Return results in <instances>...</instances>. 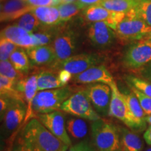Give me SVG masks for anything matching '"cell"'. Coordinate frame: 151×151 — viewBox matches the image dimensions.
Segmentation results:
<instances>
[{
  "label": "cell",
  "instance_id": "obj_1",
  "mask_svg": "<svg viewBox=\"0 0 151 151\" xmlns=\"http://www.w3.org/2000/svg\"><path fill=\"white\" fill-rule=\"evenodd\" d=\"M18 139L28 151H67L69 148L37 118H31L26 123Z\"/></svg>",
  "mask_w": 151,
  "mask_h": 151
},
{
  "label": "cell",
  "instance_id": "obj_2",
  "mask_svg": "<svg viewBox=\"0 0 151 151\" xmlns=\"http://www.w3.org/2000/svg\"><path fill=\"white\" fill-rule=\"evenodd\" d=\"M92 143L97 151H118L121 148L119 127L100 118L91 124Z\"/></svg>",
  "mask_w": 151,
  "mask_h": 151
},
{
  "label": "cell",
  "instance_id": "obj_3",
  "mask_svg": "<svg viewBox=\"0 0 151 151\" xmlns=\"http://www.w3.org/2000/svg\"><path fill=\"white\" fill-rule=\"evenodd\" d=\"M73 93V88L69 86L37 92L32 105V118H36L38 114L60 110L62 104Z\"/></svg>",
  "mask_w": 151,
  "mask_h": 151
},
{
  "label": "cell",
  "instance_id": "obj_4",
  "mask_svg": "<svg viewBox=\"0 0 151 151\" xmlns=\"http://www.w3.org/2000/svg\"><path fill=\"white\" fill-rule=\"evenodd\" d=\"M116 38L122 43H133L148 37L151 27L138 16L134 9L126 13L115 30Z\"/></svg>",
  "mask_w": 151,
  "mask_h": 151
},
{
  "label": "cell",
  "instance_id": "obj_5",
  "mask_svg": "<svg viewBox=\"0 0 151 151\" xmlns=\"http://www.w3.org/2000/svg\"><path fill=\"white\" fill-rule=\"evenodd\" d=\"M78 37L74 30L67 26H60L55 36L51 46L54 49L56 62L50 68L74 55L77 51Z\"/></svg>",
  "mask_w": 151,
  "mask_h": 151
},
{
  "label": "cell",
  "instance_id": "obj_6",
  "mask_svg": "<svg viewBox=\"0 0 151 151\" xmlns=\"http://www.w3.org/2000/svg\"><path fill=\"white\" fill-rule=\"evenodd\" d=\"M60 110L69 113L71 116L83 118L92 122L101 118L92 106L84 89L71 94L62 104Z\"/></svg>",
  "mask_w": 151,
  "mask_h": 151
},
{
  "label": "cell",
  "instance_id": "obj_7",
  "mask_svg": "<svg viewBox=\"0 0 151 151\" xmlns=\"http://www.w3.org/2000/svg\"><path fill=\"white\" fill-rule=\"evenodd\" d=\"M151 62V40L148 37L133 42L128 47L122 58L126 69H138Z\"/></svg>",
  "mask_w": 151,
  "mask_h": 151
},
{
  "label": "cell",
  "instance_id": "obj_8",
  "mask_svg": "<svg viewBox=\"0 0 151 151\" xmlns=\"http://www.w3.org/2000/svg\"><path fill=\"white\" fill-rule=\"evenodd\" d=\"M104 60L103 56L97 53H81L70 57L52 69L57 70L63 69L72 76H75L94 66L101 65Z\"/></svg>",
  "mask_w": 151,
  "mask_h": 151
},
{
  "label": "cell",
  "instance_id": "obj_9",
  "mask_svg": "<svg viewBox=\"0 0 151 151\" xmlns=\"http://www.w3.org/2000/svg\"><path fill=\"white\" fill-rule=\"evenodd\" d=\"M27 113V106L24 101L16 100L1 117L2 121L1 134L7 138L25 121Z\"/></svg>",
  "mask_w": 151,
  "mask_h": 151
},
{
  "label": "cell",
  "instance_id": "obj_10",
  "mask_svg": "<svg viewBox=\"0 0 151 151\" xmlns=\"http://www.w3.org/2000/svg\"><path fill=\"white\" fill-rule=\"evenodd\" d=\"M36 118L52 134L69 147L71 146V139L66 128L65 115L63 111L58 110L51 113L38 114Z\"/></svg>",
  "mask_w": 151,
  "mask_h": 151
},
{
  "label": "cell",
  "instance_id": "obj_11",
  "mask_svg": "<svg viewBox=\"0 0 151 151\" xmlns=\"http://www.w3.org/2000/svg\"><path fill=\"white\" fill-rule=\"evenodd\" d=\"M92 106L100 116H109L111 88L104 83L90 84L84 89Z\"/></svg>",
  "mask_w": 151,
  "mask_h": 151
},
{
  "label": "cell",
  "instance_id": "obj_12",
  "mask_svg": "<svg viewBox=\"0 0 151 151\" xmlns=\"http://www.w3.org/2000/svg\"><path fill=\"white\" fill-rule=\"evenodd\" d=\"M125 13L111 11L99 5L86 7L82 11V19L85 22H104L115 31L118 24L123 20Z\"/></svg>",
  "mask_w": 151,
  "mask_h": 151
},
{
  "label": "cell",
  "instance_id": "obj_13",
  "mask_svg": "<svg viewBox=\"0 0 151 151\" xmlns=\"http://www.w3.org/2000/svg\"><path fill=\"white\" fill-rule=\"evenodd\" d=\"M111 88V99L109 116L113 117L123 122L132 131H135V127L129 116V109L123 94L119 90L116 83L113 81L110 84Z\"/></svg>",
  "mask_w": 151,
  "mask_h": 151
},
{
  "label": "cell",
  "instance_id": "obj_14",
  "mask_svg": "<svg viewBox=\"0 0 151 151\" xmlns=\"http://www.w3.org/2000/svg\"><path fill=\"white\" fill-rule=\"evenodd\" d=\"M87 36L92 46L99 49L109 48L116 38L114 30L104 22L90 23Z\"/></svg>",
  "mask_w": 151,
  "mask_h": 151
},
{
  "label": "cell",
  "instance_id": "obj_15",
  "mask_svg": "<svg viewBox=\"0 0 151 151\" xmlns=\"http://www.w3.org/2000/svg\"><path fill=\"white\" fill-rule=\"evenodd\" d=\"M72 81L78 84L104 83L109 86L114 81L110 71L104 64L94 66L79 74L73 76Z\"/></svg>",
  "mask_w": 151,
  "mask_h": 151
},
{
  "label": "cell",
  "instance_id": "obj_16",
  "mask_svg": "<svg viewBox=\"0 0 151 151\" xmlns=\"http://www.w3.org/2000/svg\"><path fill=\"white\" fill-rule=\"evenodd\" d=\"M16 89L22 94L27 106V113L25 118V121H27L30 118H32V105L38 91L37 76L36 71L32 74L26 75L24 78L17 81Z\"/></svg>",
  "mask_w": 151,
  "mask_h": 151
},
{
  "label": "cell",
  "instance_id": "obj_17",
  "mask_svg": "<svg viewBox=\"0 0 151 151\" xmlns=\"http://www.w3.org/2000/svg\"><path fill=\"white\" fill-rule=\"evenodd\" d=\"M35 7L25 0H4L1 4L0 20L1 22L13 21L32 11Z\"/></svg>",
  "mask_w": 151,
  "mask_h": 151
},
{
  "label": "cell",
  "instance_id": "obj_18",
  "mask_svg": "<svg viewBox=\"0 0 151 151\" xmlns=\"http://www.w3.org/2000/svg\"><path fill=\"white\" fill-rule=\"evenodd\" d=\"M25 50L32 67H50L55 63V53L51 45L35 46Z\"/></svg>",
  "mask_w": 151,
  "mask_h": 151
},
{
  "label": "cell",
  "instance_id": "obj_19",
  "mask_svg": "<svg viewBox=\"0 0 151 151\" xmlns=\"http://www.w3.org/2000/svg\"><path fill=\"white\" fill-rule=\"evenodd\" d=\"M1 38L9 39L16 46L24 49L36 46V41L34 36L14 24L1 29Z\"/></svg>",
  "mask_w": 151,
  "mask_h": 151
},
{
  "label": "cell",
  "instance_id": "obj_20",
  "mask_svg": "<svg viewBox=\"0 0 151 151\" xmlns=\"http://www.w3.org/2000/svg\"><path fill=\"white\" fill-rule=\"evenodd\" d=\"M129 109V116L135 127L134 132H142L146 127V115L140 104L139 99L134 93L131 92L122 93Z\"/></svg>",
  "mask_w": 151,
  "mask_h": 151
},
{
  "label": "cell",
  "instance_id": "obj_21",
  "mask_svg": "<svg viewBox=\"0 0 151 151\" xmlns=\"http://www.w3.org/2000/svg\"><path fill=\"white\" fill-rule=\"evenodd\" d=\"M36 72L38 91L57 89L65 86L60 80L59 70L50 67H43L37 69Z\"/></svg>",
  "mask_w": 151,
  "mask_h": 151
},
{
  "label": "cell",
  "instance_id": "obj_22",
  "mask_svg": "<svg viewBox=\"0 0 151 151\" xmlns=\"http://www.w3.org/2000/svg\"><path fill=\"white\" fill-rule=\"evenodd\" d=\"M32 12L43 25L58 26L61 24L58 6H36Z\"/></svg>",
  "mask_w": 151,
  "mask_h": 151
},
{
  "label": "cell",
  "instance_id": "obj_23",
  "mask_svg": "<svg viewBox=\"0 0 151 151\" xmlns=\"http://www.w3.org/2000/svg\"><path fill=\"white\" fill-rule=\"evenodd\" d=\"M121 148L124 151H142L143 144L140 137L126 127H119Z\"/></svg>",
  "mask_w": 151,
  "mask_h": 151
},
{
  "label": "cell",
  "instance_id": "obj_24",
  "mask_svg": "<svg viewBox=\"0 0 151 151\" xmlns=\"http://www.w3.org/2000/svg\"><path fill=\"white\" fill-rule=\"evenodd\" d=\"M66 128L69 135L73 139H83L88 135V127L83 118L71 117L66 122Z\"/></svg>",
  "mask_w": 151,
  "mask_h": 151
},
{
  "label": "cell",
  "instance_id": "obj_25",
  "mask_svg": "<svg viewBox=\"0 0 151 151\" xmlns=\"http://www.w3.org/2000/svg\"><path fill=\"white\" fill-rule=\"evenodd\" d=\"M9 60L17 71L24 75L28 74L32 65L25 49L18 47Z\"/></svg>",
  "mask_w": 151,
  "mask_h": 151
},
{
  "label": "cell",
  "instance_id": "obj_26",
  "mask_svg": "<svg viewBox=\"0 0 151 151\" xmlns=\"http://www.w3.org/2000/svg\"><path fill=\"white\" fill-rule=\"evenodd\" d=\"M60 16V22L64 24L77 16L81 11H83L86 7L78 1L67 4H61L58 6Z\"/></svg>",
  "mask_w": 151,
  "mask_h": 151
},
{
  "label": "cell",
  "instance_id": "obj_27",
  "mask_svg": "<svg viewBox=\"0 0 151 151\" xmlns=\"http://www.w3.org/2000/svg\"><path fill=\"white\" fill-rule=\"evenodd\" d=\"M57 26H45L39 27L35 32L32 33L36 41V46L51 44L58 30Z\"/></svg>",
  "mask_w": 151,
  "mask_h": 151
},
{
  "label": "cell",
  "instance_id": "obj_28",
  "mask_svg": "<svg viewBox=\"0 0 151 151\" xmlns=\"http://www.w3.org/2000/svg\"><path fill=\"white\" fill-rule=\"evenodd\" d=\"M134 0H102L99 6L111 11L127 13L134 8Z\"/></svg>",
  "mask_w": 151,
  "mask_h": 151
},
{
  "label": "cell",
  "instance_id": "obj_29",
  "mask_svg": "<svg viewBox=\"0 0 151 151\" xmlns=\"http://www.w3.org/2000/svg\"><path fill=\"white\" fill-rule=\"evenodd\" d=\"M40 21L32 11L24 14L14 23L15 25L22 28L29 34L35 32L38 30L40 27Z\"/></svg>",
  "mask_w": 151,
  "mask_h": 151
},
{
  "label": "cell",
  "instance_id": "obj_30",
  "mask_svg": "<svg viewBox=\"0 0 151 151\" xmlns=\"http://www.w3.org/2000/svg\"><path fill=\"white\" fill-rule=\"evenodd\" d=\"M124 79L128 86L134 87L145 95L151 97V82L134 76H125Z\"/></svg>",
  "mask_w": 151,
  "mask_h": 151
},
{
  "label": "cell",
  "instance_id": "obj_31",
  "mask_svg": "<svg viewBox=\"0 0 151 151\" xmlns=\"http://www.w3.org/2000/svg\"><path fill=\"white\" fill-rule=\"evenodd\" d=\"M134 11L151 27V0H134Z\"/></svg>",
  "mask_w": 151,
  "mask_h": 151
},
{
  "label": "cell",
  "instance_id": "obj_32",
  "mask_svg": "<svg viewBox=\"0 0 151 151\" xmlns=\"http://www.w3.org/2000/svg\"><path fill=\"white\" fill-rule=\"evenodd\" d=\"M0 75L18 81L24 78L26 75L17 71L10 61H1L0 62Z\"/></svg>",
  "mask_w": 151,
  "mask_h": 151
},
{
  "label": "cell",
  "instance_id": "obj_33",
  "mask_svg": "<svg viewBox=\"0 0 151 151\" xmlns=\"http://www.w3.org/2000/svg\"><path fill=\"white\" fill-rule=\"evenodd\" d=\"M18 46L9 39L1 38L0 40V60L6 61L10 59L11 54L18 48Z\"/></svg>",
  "mask_w": 151,
  "mask_h": 151
},
{
  "label": "cell",
  "instance_id": "obj_34",
  "mask_svg": "<svg viewBox=\"0 0 151 151\" xmlns=\"http://www.w3.org/2000/svg\"><path fill=\"white\" fill-rule=\"evenodd\" d=\"M129 89L134 93L137 97L139 99L140 104L142 107L143 110L144 111L146 116H150L151 115V97L145 95L142 92L139 91L137 89L134 88L131 86H129Z\"/></svg>",
  "mask_w": 151,
  "mask_h": 151
},
{
  "label": "cell",
  "instance_id": "obj_35",
  "mask_svg": "<svg viewBox=\"0 0 151 151\" xmlns=\"http://www.w3.org/2000/svg\"><path fill=\"white\" fill-rule=\"evenodd\" d=\"M67 151H97V150L89 141L84 140L70 146Z\"/></svg>",
  "mask_w": 151,
  "mask_h": 151
},
{
  "label": "cell",
  "instance_id": "obj_36",
  "mask_svg": "<svg viewBox=\"0 0 151 151\" xmlns=\"http://www.w3.org/2000/svg\"><path fill=\"white\" fill-rule=\"evenodd\" d=\"M32 6H54L61 4V0H25Z\"/></svg>",
  "mask_w": 151,
  "mask_h": 151
},
{
  "label": "cell",
  "instance_id": "obj_37",
  "mask_svg": "<svg viewBox=\"0 0 151 151\" xmlns=\"http://www.w3.org/2000/svg\"><path fill=\"white\" fill-rule=\"evenodd\" d=\"M72 77L73 76L69 72H68V71L63 70V69L59 70L60 80L65 86H67V84L69 83V81L71 80V78H72Z\"/></svg>",
  "mask_w": 151,
  "mask_h": 151
},
{
  "label": "cell",
  "instance_id": "obj_38",
  "mask_svg": "<svg viewBox=\"0 0 151 151\" xmlns=\"http://www.w3.org/2000/svg\"><path fill=\"white\" fill-rule=\"evenodd\" d=\"M11 151H28L27 148L23 146V144L20 142L18 139H16V142L12 146Z\"/></svg>",
  "mask_w": 151,
  "mask_h": 151
},
{
  "label": "cell",
  "instance_id": "obj_39",
  "mask_svg": "<svg viewBox=\"0 0 151 151\" xmlns=\"http://www.w3.org/2000/svg\"><path fill=\"white\" fill-rule=\"evenodd\" d=\"M78 1L86 7H88L90 6L99 5L102 0H78Z\"/></svg>",
  "mask_w": 151,
  "mask_h": 151
},
{
  "label": "cell",
  "instance_id": "obj_40",
  "mask_svg": "<svg viewBox=\"0 0 151 151\" xmlns=\"http://www.w3.org/2000/svg\"><path fill=\"white\" fill-rule=\"evenodd\" d=\"M143 138H144V140L146 142L147 144L151 146V125L149 126V127L147 128L146 132H144Z\"/></svg>",
  "mask_w": 151,
  "mask_h": 151
},
{
  "label": "cell",
  "instance_id": "obj_41",
  "mask_svg": "<svg viewBox=\"0 0 151 151\" xmlns=\"http://www.w3.org/2000/svg\"><path fill=\"white\" fill-rule=\"evenodd\" d=\"M143 72L144 76L151 82V62L146 66Z\"/></svg>",
  "mask_w": 151,
  "mask_h": 151
},
{
  "label": "cell",
  "instance_id": "obj_42",
  "mask_svg": "<svg viewBox=\"0 0 151 151\" xmlns=\"http://www.w3.org/2000/svg\"><path fill=\"white\" fill-rule=\"evenodd\" d=\"M146 121L147 123H148L150 125H151V115H150V116H146Z\"/></svg>",
  "mask_w": 151,
  "mask_h": 151
},
{
  "label": "cell",
  "instance_id": "obj_43",
  "mask_svg": "<svg viewBox=\"0 0 151 151\" xmlns=\"http://www.w3.org/2000/svg\"><path fill=\"white\" fill-rule=\"evenodd\" d=\"M76 0H61V4H67L76 1Z\"/></svg>",
  "mask_w": 151,
  "mask_h": 151
},
{
  "label": "cell",
  "instance_id": "obj_44",
  "mask_svg": "<svg viewBox=\"0 0 151 151\" xmlns=\"http://www.w3.org/2000/svg\"><path fill=\"white\" fill-rule=\"evenodd\" d=\"M145 151H151V147H150V148H148Z\"/></svg>",
  "mask_w": 151,
  "mask_h": 151
},
{
  "label": "cell",
  "instance_id": "obj_45",
  "mask_svg": "<svg viewBox=\"0 0 151 151\" xmlns=\"http://www.w3.org/2000/svg\"><path fill=\"white\" fill-rule=\"evenodd\" d=\"M148 38H149V39H150V40H151V32L150 33V35H149V36H148Z\"/></svg>",
  "mask_w": 151,
  "mask_h": 151
},
{
  "label": "cell",
  "instance_id": "obj_46",
  "mask_svg": "<svg viewBox=\"0 0 151 151\" xmlns=\"http://www.w3.org/2000/svg\"><path fill=\"white\" fill-rule=\"evenodd\" d=\"M118 151H124V150H122V148H120V150H118Z\"/></svg>",
  "mask_w": 151,
  "mask_h": 151
},
{
  "label": "cell",
  "instance_id": "obj_47",
  "mask_svg": "<svg viewBox=\"0 0 151 151\" xmlns=\"http://www.w3.org/2000/svg\"><path fill=\"white\" fill-rule=\"evenodd\" d=\"M1 1H4V0H1Z\"/></svg>",
  "mask_w": 151,
  "mask_h": 151
}]
</instances>
